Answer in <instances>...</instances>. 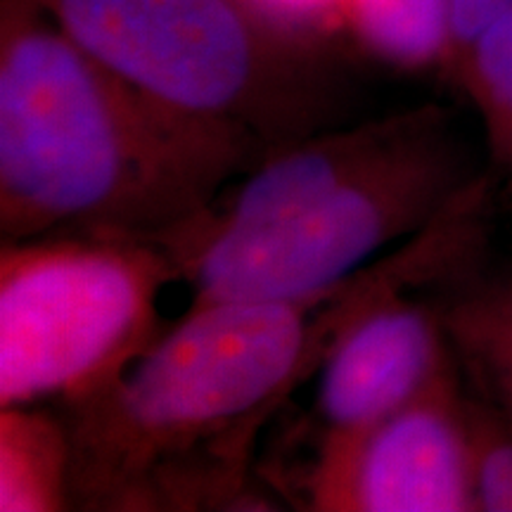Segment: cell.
<instances>
[{"instance_id":"cell-12","label":"cell","mask_w":512,"mask_h":512,"mask_svg":"<svg viewBox=\"0 0 512 512\" xmlns=\"http://www.w3.org/2000/svg\"><path fill=\"white\" fill-rule=\"evenodd\" d=\"M467 437L477 512H512V427L489 403L467 399Z\"/></svg>"},{"instance_id":"cell-13","label":"cell","mask_w":512,"mask_h":512,"mask_svg":"<svg viewBox=\"0 0 512 512\" xmlns=\"http://www.w3.org/2000/svg\"><path fill=\"white\" fill-rule=\"evenodd\" d=\"M275 24L313 41L332 43L342 34L344 0H252Z\"/></svg>"},{"instance_id":"cell-2","label":"cell","mask_w":512,"mask_h":512,"mask_svg":"<svg viewBox=\"0 0 512 512\" xmlns=\"http://www.w3.org/2000/svg\"><path fill=\"white\" fill-rule=\"evenodd\" d=\"M266 155L242 128L147 98L31 0L0 3L3 240H155Z\"/></svg>"},{"instance_id":"cell-5","label":"cell","mask_w":512,"mask_h":512,"mask_svg":"<svg viewBox=\"0 0 512 512\" xmlns=\"http://www.w3.org/2000/svg\"><path fill=\"white\" fill-rule=\"evenodd\" d=\"M174 280L152 240H3L0 408L69 406L117 382L164 332L157 299Z\"/></svg>"},{"instance_id":"cell-7","label":"cell","mask_w":512,"mask_h":512,"mask_svg":"<svg viewBox=\"0 0 512 512\" xmlns=\"http://www.w3.org/2000/svg\"><path fill=\"white\" fill-rule=\"evenodd\" d=\"M415 290L387 285L335 337L318 370V441L366 430L456 370L439 306Z\"/></svg>"},{"instance_id":"cell-14","label":"cell","mask_w":512,"mask_h":512,"mask_svg":"<svg viewBox=\"0 0 512 512\" xmlns=\"http://www.w3.org/2000/svg\"><path fill=\"white\" fill-rule=\"evenodd\" d=\"M508 15H512V0H448V29H451L448 64L453 67L477 38H482Z\"/></svg>"},{"instance_id":"cell-4","label":"cell","mask_w":512,"mask_h":512,"mask_svg":"<svg viewBox=\"0 0 512 512\" xmlns=\"http://www.w3.org/2000/svg\"><path fill=\"white\" fill-rule=\"evenodd\" d=\"M147 98L242 128L268 152L337 126L347 83L330 43L252 0H31Z\"/></svg>"},{"instance_id":"cell-8","label":"cell","mask_w":512,"mask_h":512,"mask_svg":"<svg viewBox=\"0 0 512 512\" xmlns=\"http://www.w3.org/2000/svg\"><path fill=\"white\" fill-rule=\"evenodd\" d=\"M446 287L437 306L456 363L512 427V271L475 268Z\"/></svg>"},{"instance_id":"cell-11","label":"cell","mask_w":512,"mask_h":512,"mask_svg":"<svg viewBox=\"0 0 512 512\" xmlns=\"http://www.w3.org/2000/svg\"><path fill=\"white\" fill-rule=\"evenodd\" d=\"M453 69L482 119L489 176L512 204V15L477 38Z\"/></svg>"},{"instance_id":"cell-9","label":"cell","mask_w":512,"mask_h":512,"mask_svg":"<svg viewBox=\"0 0 512 512\" xmlns=\"http://www.w3.org/2000/svg\"><path fill=\"white\" fill-rule=\"evenodd\" d=\"M72 508V439L62 415L41 406L0 408V512Z\"/></svg>"},{"instance_id":"cell-3","label":"cell","mask_w":512,"mask_h":512,"mask_svg":"<svg viewBox=\"0 0 512 512\" xmlns=\"http://www.w3.org/2000/svg\"><path fill=\"white\" fill-rule=\"evenodd\" d=\"M479 178L448 112L425 105L271 150L228 200L152 242L190 306L309 297L411 240Z\"/></svg>"},{"instance_id":"cell-10","label":"cell","mask_w":512,"mask_h":512,"mask_svg":"<svg viewBox=\"0 0 512 512\" xmlns=\"http://www.w3.org/2000/svg\"><path fill=\"white\" fill-rule=\"evenodd\" d=\"M342 34L406 72L451 60L448 0H344Z\"/></svg>"},{"instance_id":"cell-6","label":"cell","mask_w":512,"mask_h":512,"mask_svg":"<svg viewBox=\"0 0 512 512\" xmlns=\"http://www.w3.org/2000/svg\"><path fill=\"white\" fill-rule=\"evenodd\" d=\"M299 489L316 512H477L456 370L366 430L318 441Z\"/></svg>"},{"instance_id":"cell-1","label":"cell","mask_w":512,"mask_h":512,"mask_svg":"<svg viewBox=\"0 0 512 512\" xmlns=\"http://www.w3.org/2000/svg\"><path fill=\"white\" fill-rule=\"evenodd\" d=\"M347 285L190 306L117 382L64 406L72 508H261L249 486L256 439L349 323Z\"/></svg>"}]
</instances>
